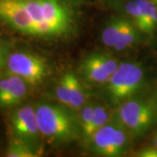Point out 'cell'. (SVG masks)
I'll use <instances>...</instances> for the list:
<instances>
[{
	"instance_id": "6da1fadb",
	"label": "cell",
	"mask_w": 157,
	"mask_h": 157,
	"mask_svg": "<svg viewBox=\"0 0 157 157\" xmlns=\"http://www.w3.org/2000/svg\"><path fill=\"white\" fill-rule=\"evenodd\" d=\"M35 112L42 137L49 144L60 146L82 137L78 114L67 106L41 101Z\"/></svg>"
},
{
	"instance_id": "7a4b0ae2",
	"label": "cell",
	"mask_w": 157,
	"mask_h": 157,
	"mask_svg": "<svg viewBox=\"0 0 157 157\" xmlns=\"http://www.w3.org/2000/svg\"><path fill=\"white\" fill-rule=\"evenodd\" d=\"M33 23L35 37L59 38L73 28L71 11L61 0H22Z\"/></svg>"
},
{
	"instance_id": "3957f363",
	"label": "cell",
	"mask_w": 157,
	"mask_h": 157,
	"mask_svg": "<svg viewBox=\"0 0 157 157\" xmlns=\"http://www.w3.org/2000/svg\"><path fill=\"white\" fill-rule=\"evenodd\" d=\"M146 85V72L140 63L121 61L109 80L102 86V94L107 103L116 108L124 101L140 95Z\"/></svg>"
},
{
	"instance_id": "277c9868",
	"label": "cell",
	"mask_w": 157,
	"mask_h": 157,
	"mask_svg": "<svg viewBox=\"0 0 157 157\" xmlns=\"http://www.w3.org/2000/svg\"><path fill=\"white\" fill-rule=\"evenodd\" d=\"M115 116L132 139L145 135L157 124V98L137 95L115 108Z\"/></svg>"
},
{
	"instance_id": "5b68a950",
	"label": "cell",
	"mask_w": 157,
	"mask_h": 157,
	"mask_svg": "<svg viewBox=\"0 0 157 157\" xmlns=\"http://www.w3.org/2000/svg\"><path fill=\"white\" fill-rule=\"evenodd\" d=\"M131 139L128 130L113 113L111 121L96 131L87 144L99 156L120 157L128 152Z\"/></svg>"
},
{
	"instance_id": "8992f818",
	"label": "cell",
	"mask_w": 157,
	"mask_h": 157,
	"mask_svg": "<svg viewBox=\"0 0 157 157\" xmlns=\"http://www.w3.org/2000/svg\"><path fill=\"white\" fill-rule=\"evenodd\" d=\"M8 128L11 136L23 141L39 156L41 155L44 139L37 121L35 106L25 104L11 109Z\"/></svg>"
},
{
	"instance_id": "52a82bcc",
	"label": "cell",
	"mask_w": 157,
	"mask_h": 157,
	"mask_svg": "<svg viewBox=\"0 0 157 157\" xmlns=\"http://www.w3.org/2000/svg\"><path fill=\"white\" fill-rule=\"evenodd\" d=\"M14 74L24 78L32 87L43 84L50 73V68L41 56L26 51L10 53L1 74Z\"/></svg>"
},
{
	"instance_id": "ba28073f",
	"label": "cell",
	"mask_w": 157,
	"mask_h": 157,
	"mask_svg": "<svg viewBox=\"0 0 157 157\" xmlns=\"http://www.w3.org/2000/svg\"><path fill=\"white\" fill-rule=\"evenodd\" d=\"M121 61L111 54L93 52L82 59L78 66L81 78L92 86H104L116 71Z\"/></svg>"
},
{
	"instance_id": "9c48e42d",
	"label": "cell",
	"mask_w": 157,
	"mask_h": 157,
	"mask_svg": "<svg viewBox=\"0 0 157 157\" xmlns=\"http://www.w3.org/2000/svg\"><path fill=\"white\" fill-rule=\"evenodd\" d=\"M54 93L59 103L75 112H78L88 101L87 92L81 80L75 73L71 72L62 75Z\"/></svg>"
},
{
	"instance_id": "30bf717a",
	"label": "cell",
	"mask_w": 157,
	"mask_h": 157,
	"mask_svg": "<svg viewBox=\"0 0 157 157\" xmlns=\"http://www.w3.org/2000/svg\"><path fill=\"white\" fill-rule=\"evenodd\" d=\"M30 85L14 74L0 75V110H11L22 105L30 92Z\"/></svg>"
},
{
	"instance_id": "8fae6325",
	"label": "cell",
	"mask_w": 157,
	"mask_h": 157,
	"mask_svg": "<svg viewBox=\"0 0 157 157\" xmlns=\"http://www.w3.org/2000/svg\"><path fill=\"white\" fill-rule=\"evenodd\" d=\"M0 20L20 33L35 37V29L22 0H0Z\"/></svg>"
},
{
	"instance_id": "7c38bea8",
	"label": "cell",
	"mask_w": 157,
	"mask_h": 157,
	"mask_svg": "<svg viewBox=\"0 0 157 157\" xmlns=\"http://www.w3.org/2000/svg\"><path fill=\"white\" fill-rule=\"evenodd\" d=\"M127 21L128 17H113L109 19L101 32L102 44L108 48L113 49L123 33Z\"/></svg>"
},
{
	"instance_id": "4fadbf2b",
	"label": "cell",
	"mask_w": 157,
	"mask_h": 157,
	"mask_svg": "<svg viewBox=\"0 0 157 157\" xmlns=\"http://www.w3.org/2000/svg\"><path fill=\"white\" fill-rule=\"evenodd\" d=\"M142 34L144 33L129 18H128L123 33H121V36L117 43L113 46V50L122 52L135 46L141 41Z\"/></svg>"
},
{
	"instance_id": "5bb4252c",
	"label": "cell",
	"mask_w": 157,
	"mask_h": 157,
	"mask_svg": "<svg viewBox=\"0 0 157 157\" xmlns=\"http://www.w3.org/2000/svg\"><path fill=\"white\" fill-rule=\"evenodd\" d=\"M113 116V113L112 114L110 113V110L106 106L95 102L92 122H91V125H90L87 135L85 137V142L88 143V141L92 138V136L94 135L96 131H98L103 126H105L106 124L108 123L111 121Z\"/></svg>"
},
{
	"instance_id": "9a60e30c",
	"label": "cell",
	"mask_w": 157,
	"mask_h": 157,
	"mask_svg": "<svg viewBox=\"0 0 157 157\" xmlns=\"http://www.w3.org/2000/svg\"><path fill=\"white\" fill-rule=\"evenodd\" d=\"M124 10L126 14L128 15V18L134 23L143 33L150 35L149 28L147 26L146 19L142 14V11L134 0H130L127 2L124 5Z\"/></svg>"
},
{
	"instance_id": "2e32d148",
	"label": "cell",
	"mask_w": 157,
	"mask_h": 157,
	"mask_svg": "<svg viewBox=\"0 0 157 157\" xmlns=\"http://www.w3.org/2000/svg\"><path fill=\"white\" fill-rule=\"evenodd\" d=\"M140 7L149 28L150 35L157 30V7L150 0H134Z\"/></svg>"
},
{
	"instance_id": "e0dca14e",
	"label": "cell",
	"mask_w": 157,
	"mask_h": 157,
	"mask_svg": "<svg viewBox=\"0 0 157 157\" xmlns=\"http://www.w3.org/2000/svg\"><path fill=\"white\" fill-rule=\"evenodd\" d=\"M5 155L7 157H38L39 155L29 148L23 141L11 136Z\"/></svg>"
},
{
	"instance_id": "ac0fdd59",
	"label": "cell",
	"mask_w": 157,
	"mask_h": 157,
	"mask_svg": "<svg viewBox=\"0 0 157 157\" xmlns=\"http://www.w3.org/2000/svg\"><path fill=\"white\" fill-rule=\"evenodd\" d=\"M94 104H95V102H94V101H87L84 106L78 110V121H79L80 128H81V135H82L81 138L83 140L87 135L90 125L92 122Z\"/></svg>"
},
{
	"instance_id": "d6986e66",
	"label": "cell",
	"mask_w": 157,
	"mask_h": 157,
	"mask_svg": "<svg viewBox=\"0 0 157 157\" xmlns=\"http://www.w3.org/2000/svg\"><path fill=\"white\" fill-rule=\"evenodd\" d=\"M11 44L7 40H0V73L6 67L7 59L11 52Z\"/></svg>"
},
{
	"instance_id": "ffe728a7",
	"label": "cell",
	"mask_w": 157,
	"mask_h": 157,
	"mask_svg": "<svg viewBox=\"0 0 157 157\" xmlns=\"http://www.w3.org/2000/svg\"><path fill=\"white\" fill-rule=\"evenodd\" d=\"M135 155L139 157H157V147L155 146L144 147L136 152Z\"/></svg>"
},
{
	"instance_id": "44dd1931",
	"label": "cell",
	"mask_w": 157,
	"mask_h": 157,
	"mask_svg": "<svg viewBox=\"0 0 157 157\" xmlns=\"http://www.w3.org/2000/svg\"><path fill=\"white\" fill-rule=\"evenodd\" d=\"M153 141H154V146H155L157 147V132L155 134V135H154Z\"/></svg>"
},
{
	"instance_id": "7402d4cb",
	"label": "cell",
	"mask_w": 157,
	"mask_h": 157,
	"mask_svg": "<svg viewBox=\"0 0 157 157\" xmlns=\"http://www.w3.org/2000/svg\"><path fill=\"white\" fill-rule=\"evenodd\" d=\"M150 1H151L152 3H153V4L157 7V0H150Z\"/></svg>"
},
{
	"instance_id": "603a6c76",
	"label": "cell",
	"mask_w": 157,
	"mask_h": 157,
	"mask_svg": "<svg viewBox=\"0 0 157 157\" xmlns=\"http://www.w3.org/2000/svg\"><path fill=\"white\" fill-rule=\"evenodd\" d=\"M155 96H156V98H157V94H155Z\"/></svg>"
}]
</instances>
